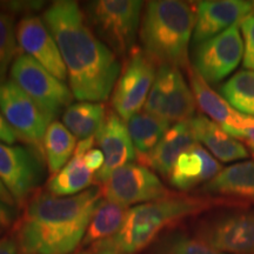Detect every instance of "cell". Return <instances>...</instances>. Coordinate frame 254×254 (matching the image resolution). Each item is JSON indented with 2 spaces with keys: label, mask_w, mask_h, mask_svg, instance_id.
Segmentation results:
<instances>
[{
  "label": "cell",
  "mask_w": 254,
  "mask_h": 254,
  "mask_svg": "<svg viewBox=\"0 0 254 254\" xmlns=\"http://www.w3.org/2000/svg\"><path fill=\"white\" fill-rule=\"evenodd\" d=\"M67 71L75 99H109L122 73L118 57L94 33L78 1L57 0L43 13Z\"/></svg>",
  "instance_id": "1"
},
{
  "label": "cell",
  "mask_w": 254,
  "mask_h": 254,
  "mask_svg": "<svg viewBox=\"0 0 254 254\" xmlns=\"http://www.w3.org/2000/svg\"><path fill=\"white\" fill-rule=\"evenodd\" d=\"M101 199V189L97 186L72 196L50 192L32 195L14 224L20 254L75 253Z\"/></svg>",
  "instance_id": "2"
},
{
  "label": "cell",
  "mask_w": 254,
  "mask_h": 254,
  "mask_svg": "<svg viewBox=\"0 0 254 254\" xmlns=\"http://www.w3.org/2000/svg\"><path fill=\"white\" fill-rule=\"evenodd\" d=\"M226 200L209 196H174L146 202L129 208L122 230L110 239L90 247L92 253L113 251L136 254L150 246L168 226L218 206Z\"/></svg>",
  "instance_id": "3"
},
{
  "label": "cell",
  "mask_w": 254,
  "mask_h": 254,
  "mask_svg": "<svg viewBox=\"0 0 254 254\" xmlns=\"http://www.w3.org/2000/svg\"><path fill=\"white\" fill-rule=\"evenodd\" d=\"M195 11L179 0H152L145 5L140 38L145 53L160 65L189 68V45Z\"/></svg>",
  "instance_id": "4"
},
{
  "label": "cell",
  "mask_w": 254,
  "mask_h": 254,
  "mask_svg": "<svg viewBox=\"0 0 254 254\" xmlns=\"http://www.w3.org/2000/svg\"><path fill=\"white\" fill-rule=\"evenodd\" d=\"M142 4L138 0H97L85 6V17L117 57H128L135 49Z\"/></svg>",
  "instance_id": "5"
},
{
  "label": "cell",
  "mask_w": 254,
  "mask_h": 254,
  "mask_svg": "<svg viewBox=\"0 0 254 254\" xmlns=\"http://www.w3.org/2000/svg\"><path fill=\"white\" fill-rule=\"evenodd\" d=\"M9 77L34 100L51 122L72 105L74 95L71 88L25 53L18 55L14 59L9 69Z\"/></svg>",
  "instance_id": "6"
},
{
  "label": "cell",
  "mask_w": 254,
  "mask_h": 254,
  "mask_svg": "<svg viewBox=\"0 0 254 254\" xmlns=\"http://www.w3.org/2000/svg\"><path fill=\"white\" fill-rule=\"evenodd\" d=\"M157 63L135 47L127 57L116 86L111 104L124 122H128L144 106L157 77Z\"/></svg>",
  "instance_id": "7"
},
{
  "label": "cell",
  "mask_w": 254,
  "mask_h": 254,
  "mask_svg": "<svg viewBox=\"0 0 254 254\" xmlns=\"http://www.w3.org/2000/svg\"><path fill=\"white\" fill-rule=\"evenodd\" d=\"M44 152L34 146L0 142V180L15 205L24 207L44 179Z\"/></svg>",
  "instance_id": "8"
},
{
  "label": "cell",
  "mask_w": 254,
  "mask_h": 254,
  "mask_svg": "<svg viewBox=\"0 0 254 254\" xmlns=\"http://www.w3.org/2000/svg\"><path fill=\"white\" fill-rule=\"evenodd\" d=\"M194 94L184 79L180 69L160 65L147 99L145 112L168 123H182L193 118L195 111Z\"/></svg>",
  "instance_id": "9"
},
{
  "label": "cell",
  "mask_w": 254,
  "mask_h": 254,
  "mask_svg": "<svg viewBox=\"0 0 254 254\" xmlns=\"http://www.w3.org/2000/svg\"><path fill=\"white\" fill-rule=\"evenodd\" d=\"M195 238L225 254H254V211L225 212L195 228Z\"/></svg>",
  "instance_id": "10"
},
{
  "label": "cell",
  "mask_w": 254,
  "mask_h": 254,
  "mask_svg": "<svg viewBox=\"0 0 254 254\" xmlns=\"http://www.w3.org/2000/svg\"><path fill=\"white\" fill-rule=\"evenodd\" d=\"M100 189L105 199L127 208L171 196L170 190L150 168L132 163L114 171Z\"/></svg>",
  "instance_id": "11"
},
{
  "label": "cell",
  "mask_w": 254,
  "mask_h": 254,
  "mask_svg": "<svg viewBox=\"0 0 254 254\" xmlns=\"http://www.w3.org/2000/svg\"><path fill=\"white\" fill-rule=\"evenodd\" d=\"M0 112L19 138L44 152V136L52 122L12 80L0 84Z\"/></svg>",
  "instance_id": "12"
},
{
  "label": "cell",
  "mask_w": 254,
  "mask_h": 254,
  "mask_svg": "<svg viewBox=\"0 0 254 254\" xmlns=\"http://www.w3.org/2000/svg\"><path fill=\"white\" fill-rule=\"evenodd\" d=\"M244 58L239 25L195 46L193 68L207 84H215L231 74Z\"/></svg>",
  "instance_id": "13"
},
{
  "label": "cell",
  "mask_w": 254,
  "mask_h": 254,
  "mask_svg": "<svg viewBox=\"0 0 254 254\" xmlns=\"http://www.w3.org/2000/svg\"><path fill=\"white\" fill-rule=\"evenodd\" d=\"M18 46L60 81L67 80V71L55 38L38 15H27L15 27Z\"/></svg>",
  "instance_id": "14"
},
{
  "label": "cell",
  "mask_w": 254,
  "mask_h": 254,
  "mask_svg": "<svg viewBox=\"0 0 254 254\" xmlns=\"http://www.w3.org/2000/svg\"><path fill=\"white\" fill-rule=\"evenodd\" d=\"M253 2L243 0H205L195 6V45L211 39L233 25L240 24L253 11Z\"/></svg>",
  "instance_id": "15"
},
{
  "label": "cell",
  "mask_w": 254,
  "mask_h": 254,
  "mask_svg": "<svg viewBox=\"0 0 254 254\" xmlns=\"http://www.w3.org/2000/svg\"><path fill=\"white\" fill-rule=\"evenodd\" d=\"M105 157L104 166L97 173V180L103 184L111 174L135 158V150L125 122L114 111H110L99 132L95 135Z\"/></svg>",
  "instance_id": "16"
},
{
  "label": "cell",
  "mask_w": 254,
  "mask_h": 254,
  "mask_svg": "<svg viewBox=\"0 0 254 254\" xmlns=\"http://www.w3.org/2000/svg\"><path fill=\"white\" fill-rule=\"evenodd\" d=\"M190 120L174 124L150 154L138 157L139 165L152 168L163 177H170L180 155L198 145Z\"/></svg>",
  "instance_id": "17"
},
{
  "label": "cell",
  "mask_w": 254,
  "mask_h": 254,
  "mask_svg": "<svg viewBox=\"0 0 254 254\" xmlns=\"http://www.w3.org/2000/svg\"><path fill=\"white\" fill-rule=\"evenodd\" d=\"M221 171L220 164L199 144L180 155L168 180L180 190H190L209 182Z\"/></svg>",
  "instance_id": "18"
},
{
  "label": "cell",
  "mask_w": 254,
  "mask_h": 254,
  "mask_svg": "<svg viewBox=\"0 0 254 254\" xmlns=\"http://www.w3.org/2000/svg\"><path fill=\"white\" fill-rule=\"evenodd\" d=\"M94 142L95 136L78 142L71 160L56 176L51 177L47 183V192L56 196H72L90 189L93 172L85 165L84 155L94 147Z\"/></svg>",
  "instance_id": "19"
},
{
  "label": "cell",
  "mask_w": 254,
  "mask_h": 254,
  "mask_svg": "<svg viewBox=\"0 0 254 254\" xmlns=\"http://www.w3.org/2000/svg\"><path fill=\"white\" fill-rule=\"evenodd\" d=\"M190 127L196 140L206 146V148L224 163L245 159L249 152L241 142L205 116H196L190 119Z\"/></svg>",
  "instance_id": "20"
},
{
  "label": "cell",
  "mask_w": 254,
  "mask_h": 254,
  "mask_svg": "<svg viewBox=\"0 0 254 254\" xmlns=\"http://www.w3.org/2000/svg\"><path fill=\"white\" fill-rule=\"evenodd\" d=\"M201 192L236 196L254 202V161H244L225 167L201 187Z\"/></svg>",
  "instance_id": "21"
},
{
  "label": "cell",
  "mask_w": 254,
  "mask_h": 254,
  "mask_svg": "<svg viewBox=\"0 0 254 254\" xmlns=\"http://www.w3.org/2000/svg\"><path fill=\"white\" fill-rule=\"evenodd\" d=\"M190 84V90L194 94L195 103L202 112L222 128L237 126L247 116H244L232 109L220 94L215 93L211 86L196 73L193 67L187 68Z\"/></svg>",
  "instance_id": "22"
},
{
  "label": "cell",
  "mask_w": 254,
  "mask_h": 254,
  "mask_svg": "<svg viewBox=\"0 0 254 254\" xmlns=\"http://www.w3.org/2000/svg\"><path fill=\"white\" fill-rule=\"evenodd\" d=\"M127 212V207L107 199H101L92 215L81 247H92L116 236L122 230Z\"/></svg>",
  "instance_id": "23"
},
{
  "label": "cell",
  "mask_w": 254,
  "mask_h": 254,
  "mask_svg": "<svg viewBox=\"0 0 254 254\" xmlns=\"http://www.w3.org/2000/svg\"><path fill=\"white\" fill-rule=\"evenodd\" d=\"M105 105L92 101H79L69 105L63 113V123L80 140L94 138L106 118Z\"/></svg>",
  "instance_id": "24"
},
{
  "label": "cell",
  "mask_w": 254,
  "mask_h": 254,
  "mask_svg": "<svg viewBox=\"0 0 254 254\" xmlns=\"http://www.w3.org/2000/svg\"><path fill=\"white\" fill-rule=\"evenodd\" d=\"M126 125L134 146L135 158H138L145 157L154 150L170 129L171 124L144 111L133 116Z\"/></svg>",
  "instance_id": "25"
},
{
  "label": "cell",
  "mask_w": 254,
  "mask_h": 254,
  "mask_svg": "<svg viewBox=\"0 0 254 254\" xmlns=\"http://www.w3.org/2000/svg\"><path fill=\"white\" fill-rule=\"evenodd\" d=\"M44 154L51 177L56 176L74 154L75 136L66 128L63 123L53 120L47 127L43 141Z\"/></svg>",
  "instance_id": "26"
},
{
  "label": "cell",
  "mask_w": 254,
  "mask_h": 254,
  "mask_svg": "<svg viewBox=\"0 0 254 254\" xmlns=\"http://www.w3.org/2000/svg\"><path fill=\"white\" fill-rule=\"evenodd\" d=\"M220 95L232 109L254 117V71H240L220 87Z\"/></svg>",
  "instance_id": "27"
},
{
  "label": "cell",
  "mask_w": 254,
  "mask_h": 254,
  "mask_svg": "<svg viewBox=\"0 0 254 254\" xmlns=\"http://www.w3.org/2000/svg\"><path fill=\"white\" fill-rule=\"evenodd\" d=\"M153 254H225L190 237L183 232H172L155 240L152 247Z\"/></svg>",
  "instance_id": "28"
},
{
  "label": "cell",
  "mask_w": 254,
  "mask_h": 254,
  "mask_svg": "<svg viewBox=\"0 0 254 254\" xmlns=\"http://www.w3.org/2000/svg\"><path fill=\"white\" fill-rule=\"evenodd\" d=\"M14 17L0 11V84L6 81V75L18 56V41Z\"/></svg>",
  "instance_id": "29"
},
{
  "label": "cell",
  "mask_w": 254,
  "mask_h": 254,
  "mask_svg": "<svg viewBox=\"0 0 254 254\" xmlns=\"http://www.w3.org/2000/svg\"><path fill=\"white\" fill-rule=\"evenodd\" d=\"M241 32L244 36V60L245 68L254 71V15L251 14L240 23Z\"/></svg>",
  "instance_id": "30"
},
{
  "label": "cell",
  "mask_w": 254,
  "mask_h": 254,
  "mask_svg": "<svg viewBox=\"0 0 254 254\" xmlns=\"http://www.w3.org/2000/svg\"><path fill=\"white\" fill-rule=\"evenodd\" d=\"M45 1H37V0H15V1H0V11L6 12L12 17L14 15H36L34 13L45 7Z\"/></svg>",
  "instance_id": "31"
},
{
  "label": "cell",
  "mask_w": 254,
  "mask_h": 254,
  "mask_svg": "<svg viewBox=\"0 0 254 254\" xmlns=\"http://www.w3.org/2000/svg\"><path fill=\"white\" fill-rule=\"evenodd\" d=\"M224 129L233 138L243 139L249 142L250 146H254V118L252 117H245L239 125Z\"/></svg>",
  "instance_id": "32"
},
{
  "label": "cell",
  "mask_w": 254,
  "mask_h": 254,
  "mask_svg": "<svg viewBox=\"0 0 254 254\" xmlns=\"http://www.w3.org/2000/svg\"><path fill=\"white\" fill-rule=\"evenodd\" d=\"M84 161L91 172H99L105 163V157L100 148L92 147L84 155Z\"/></svg>",
  "instance_id": "33"
},
{
  "label": "cell",
  "mask_w": 254,
  "mask_h": 254,
  "mask_svg": "<svg viewBox=\"0 0 254 254\" xmlns=\"http://www.w3.org/2000/svg\"><path fill=\"white\" fill-rule=\"evenodd\" d=\"M19 135L17 132L12 128L11 125L0 112V142L6 145H14L19 140Z\"/></svg>",
  "instance_id": "34"
},
{
  "label": "cell",
  "mask_w": 254,
  "mask_h": 254,
  "mask_svg": "<svg viewBox=\"0 0 254 254\" xmlns=\"http://www.w3.org/2000/svg\"><path fill=\"white\" fill-rule=\"evenodd\" d=\"M15 221H17L15 207H11L0 201V231H4L5 228L12 226L15 224Z\"/></svg>",
  "instance_id": "35"
},
{
  "label": "cell",
  "mask_w": 254,
  "mask_h": 254,
  "mask_svg": "<svg viewBox=\"0 0 254 254\" xmlns=\"http://www.w3.org/2000/svg\"><path fill=\"white\" fill-rule=\"evenodd\" d=\"M0 254H20V250L13 234L0 237Z\"/></svg>",
  "instance_id": "36"
},
{
  "label": "cell",
  "mask_w": 254,
  "mask_h": 254,
  "mask_svg": "<svg viewBox=\"0 0 254 254\" xmlns=\"http://www.w3.org/2000/svg\"><path fill=\"white\" fill-rule=\"evenodd\" d=\"M0 201H2L4 204L11 206V207H15V202L13 198H12L11 193L8 192L7 189L4 186V184L1 183V180H0Z\"/></svg>",
  "instance_id": "37"
},
{
  "label": "cell",
  "mask_w": 254,
  "mask_h": 254,
  "mask_svg": "<svg viewBox=\"0 0 254 254\" xmlns=\"http://www.w3.org/2000/svg\"><path fill=\"white\" fill-rule=\"evenodd\" d=\"M93 254H120V253L113 252V251H100V252H95Z\"/></svg>",
  "instance_id": "38"
},
{
  "label": "cell",
  "mask_w": 254,
  "mask_h": 254,
  "mask_svg": "<svg viewBox=\"0 0 254 254\" xmlns=\"http://www.w3.org/2000/svg\"><path fill=\"white\" fill-rule=\"evenodd\" d=\"M73 254H93V253H92L90 250H86V251H79V252H75Z\"/></svg>",
  "instance_id": "39"
},
{
  "label": "cell",
  "mask_w": 254,
  "mask_h": 254,
  "mask_svg": "<svg viewBox=\"0 0 254 254\" xmlns=\"http://www.w3.org/2000/svg\"><path fill=\"white\" fill-rule=\"evenodd\" d=\"M251 148H252V152L254 153V146H251Z\"/></svg>",
  "instance_id": "40"
},
{
  "label": "cell",
  "mask_w": 254,
  "mask_h": 254,
  "mask_svg": "<svg viewBox=\"0 0 254 254\" xmlns=\"http://www.w3.org/2000/svg\"><path fill=\"white\" fill-rule=\"evenodd\" d=\"M2 232H4V231H0V236H1V233H2Z\"/></svg>",
  "instance_id": "41"
},
{
  "label": "cell",
  "mask_w": 254,
  "mask_h": 254,
  "mask_svg": "<svg viewBox=\"0 0 254 254\" xmlns=\"http://www.w3.org/2000/svg\"><path fill=\"white\" fill-rule=\"evenodd\" d=\"M253 8H254V2H253Z\"/></svg>",
  "instance_id": "42"
}]
</instances>
